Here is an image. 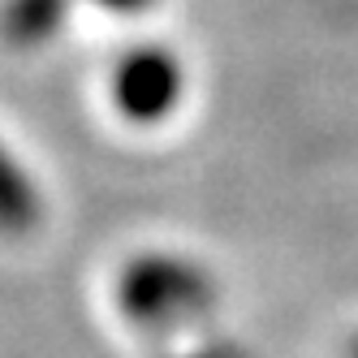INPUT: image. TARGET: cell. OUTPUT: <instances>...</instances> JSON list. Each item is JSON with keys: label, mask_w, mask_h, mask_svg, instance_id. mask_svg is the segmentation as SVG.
<instances>
[{"label": "cell", "mask_w": 358, "mask_h": 358, "mask_svg": "<svg viewBox=\"0 0 358 358\" xmlns=\"http://www.w3.org/2000/svg\"><path fill=\"white\" fill-rule=\"evenodd\" d=\"M39 216V203L22 169L9 160V151H0V234H27Z\"/></svg>", "instance_id": "cell-2"}, {"label": "cell", "mask_w": 358, "mask_h": 358, "mask_svg": "<svg viewBox=\"0 0 358 358\" xmlns=\"http://www.w3.org/2000/svg\"><path fill=\"white\" fill-rule=\"evenodd\" d=\"M121 104L134 117H160L177 95V69L164 52H138L121 69Z\"/></svg>", "instance_id": "cell-1"}, {"label": "cell", "mask_w": 358, "mask_h": 358, "mask_svg": "<svg viewBox=\"0 0 358 358\" xmlns=\"http://www.w3.org/2000/svg\"><path fill=\"white\" fill-rule=\"evenodd\" d=\"M104 5H117V9H134V5H147V0H104Z\"/></svg>", "instance_id": "cell-4"}, {"label": "cell", "mask_w": 358, "mask_h": 358, "mask_svg": "<svg viewBox=\"0 0 358 358\" xmlns=\"http://www.w3.org/2000/svg\"><path fill=\"white\" fill-rule=\"evenodd\" d=\"M57 9H61V0H13L5 13V31L22 43L43 39L57 22Z\"/></svg>", "instance_id": "cell-3"}]
</instances>
